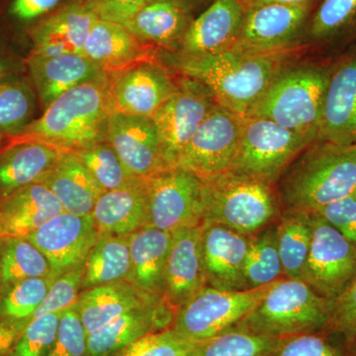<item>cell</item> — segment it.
Returning a JSON list of instances; mask_svg holds the SVG:
<instances>
[{
  "instance_id": "obj_45",
  "label": "cell",
  "mask_w": 356,
  "mask_h": 356,
  "mask_svg": "<svg viewBox=\"0 0 356 356\" xmlns=\"http://www.w3.org/2000/svg\"><path fill=\"white\" fill-rule=\"evenodd\" d=\"M83 274L84 267L69 271L57 278L51 285L46 298L35 312L31 321L47 314L64 311L76 305L79 297V290L83 283Z\"/></svg>"
},
{
  "instance_id": "obj_31",
  "label": "cell",
  "mask_w": 356,
  "mask_h": 356,
  "mask_svg": "<svg viewBox=\"0 0 356 356\" xmlns=\"http://www.w3.org/2000/svg\"><path fill=\"white\" fill-rule=\"evenodd\" d=\"M65 153L39 142L17 143L0 154V193L2 198L32 184L41 181Z\"/></svg>"
},
{
  "instance_id": "obj_52",
  "label": "cell",
  "mask_w": 356,
  "mask_h": 356,
  "mask_svg": "<svg viewBox=\"0 0 356 356\" xmlns=\"http://www.w3.org/2000/svg\"><path fill=\"white\" fill-rule=\"evenodd\" d=\"M2 139H3V132L0 130V145H1Z\"/></svg>"
},
{
  "instance_id": "obj_11",
  "label": "cell",
  "mask_w": 356,
  "mask_h": 356,
  "mask_svg": "<svg viewBox=\"0 0 356 356\" xmlns=\"http://www.w3.org/2000/svg\"><path fill=\"white\" fill-rule=\"evenodd\" d=\"M243 117L217 104L178 159L175 168H184L200 179L231 170L238 153Z\"/></svg>"
},
{
  "instance_id": "obj_33",
  "label": "cell",
  "mask_w": 356,
  "mask_h": 356,
  "mask_svg": "<svg viewBox=\"0 0 356 356\" xmlns=\"http://www.w3.org/2000/svg\"><path fill=\"white\" fill-rule=\"evenodd\" d=\"M130 271L129 236L99 235L84 264L81 287L89 289L126 280Z\"/></svg>"
},
{
  "instance_id": "obj_12",
  "label": "cell",
  "mask_w": 356,
  "mask_h": 356,
  "mask_svg": "<svg viewBox=\"0 0 356 356\" xmlns=\"http://www.w3.org/2000/svg\"><path fill=\"white\" fill-rule=\"evenodd\" d=\"M216 104L209 89L191 79L184 81L181 88L154 115L152 119L170 168L177 166L185 147Z\"/></svg>"
},
{
  "instance_id": "obj_53",
  "label": "cell",
  "mask_w": 356,
  "mask_h": 356,
  "mask_svg": "<svg viewBox=\"0 0 356 356\" xmlns=\"http://www.w3.org/2000/svg\"><path fill=\"white\" fill-rule=\"evenodd\" d=\"M0 238H2L1 222H0Z\"/></svg>"
},
{
  "instance_id": "obj_43",
  "label": "cell",
  "mask_w": 356,
  "mask_h": 356,
  "mask_svg": "<svg viewBox=\"0 0 356 356\" xmlns=\"http://www.w3.org/2000/svg\"><path fill=\"white\" fill-rule=\"evenodd\" d=\"M195 344L170 327L147 334L112 356H191Z\"/></svg>"
},
{
  "instance_id": "obj_9",
  "label": "cell",
  "mask_w": 356,
  "mask_h": 356,
  "mask_svg": "<svg viewBox=\"0 0 356 356\" xmlns=\"http://www.w3.org/2000/svg\"><path fill=\"white\" fill-rule=\"evenodd\" d=\"M311 215L313 236L301 280L336 301L356 280V245L317 213Z\"/></svg>"
},
{
  "instance_id": "obj_23",
  "label": "cell",
  "mask_w": 356,
  "mask_h": 356,
  "mask_svg": "<svg viewBox=\"0 0 356 356\" xmlns=\"http://www.w3.org/2000/svg\"><path fill=\"white\" fill-rule=\"evenodd\" d=\"M63 212L64 207L48 186L42 182L27 185L2 198V238L31 235Z\"/></svg>"
},
{
  "instance_id": "obj_14",
  "label": "cell",
  "mask_w": 356,
  "mask_h": 356,
  "mask_svg": "<svg viewBox=\"0 0 356 356\" xmlns=\"http://www.w3.org/2000/svg\"><path fill=\"white\" fill-rule=\"evenodd\" d=\"M106 142L135 177H151L172 168L152 118L114 112L107 126Z\"/></svg>"
},
{
  "instance_id": "obj_42",
  "label": "cell",
  "mask_w": 356,
  "mask_h": 356,
  "mask_svg": "<svg viewBox=\"0 0 356 356\" xmlns=\"http://www.w3.org/2000/svg\"><path fill=\"white\" fill-rule=\"evenodd\" d=\"M64 311L47 314L31 321L6 356H48Z\"/></svg>"
},
{
  "instance_id": "obj_40",
  "label": "cell",
  "mask_w": 356,
  "mask_h": 356,
  "mask_svg": "<svg viewBox=\"0 0 356 356\" xmlns=\"http://www.w3.org/2000/svg\"><path fill=\"white\" fill-rule=\"evenodd\" d=\"M268 356H356V341L330 332H311L282 337Z\"/></svg>"
},
{
  "instance_id": "obj_7",
  "label": "cell",
  "mask_w": 356,
  "mask_h": 356,
  "mask_svg": "<svg viewBox=\"0 0 356 356\" xmlns=\"http://www.w3.org/2000/svg\"><path fill=\"white\" fill-rule=\"evenodd\" d=\"M320 139L314 134L297 132L259 117H243L242 135L229 170L273 185L293 159Z\"/></svg>"
},
{
  "instance_id": "obj_18",
  "label": "cell",
  "mask_w": 356,
  "mask_h": 356,
  "mask_svg": "<svg viewBox=\"0 0 356 356\" xmlns=\"http://www.w3.org/2000/svg\"><path fill=\"white\" fill-rule=\"evenodd\" d=\"M250 236L212 222H203L202 257L207 286L240 291L245 288V267Z\"/></svg>"
},
{
  "instance_id": "obj_36",
  "label": "cell",
  "mask_w": 356,
  "mask_h": 356,
  "mask_svg": "<svg viewBox=\"0 0 356 356\" xmlns=\"http://www.w3.org/2000/svg\"><path fill=\"white\" fill-rule=\"evenodd\" d=\"M36 98L31 88L18 79H0V130L17 137L33 122Z\"/></svg>"
},
{
  "instance_id": "obj_50",
  "label": "cell",
  "mask_w": 356,
  "mask_h": 356,
  "mask_svg": "<svg viewBox=\"0 0 356 356\" xmlns=\"http://www.w3.org/2000/svg\"><path fill=\"white\" fill-rule=\"evenodd\" d=\"M314 0H242L245 11L254 7L280 4V6H310Z\"/></svg>"
},
{
  "instance_id": "obj_41",
  "label": "cell",
  "mask_w": 356,
  "mask_h": 356,
  "mask_svg": "<svg viewBox=\"0 0 356 356\" xmlns=\"http://www.w3.org/2000/svg\"><path fill=\"white\" fill-rule=\"evenodd\" d=\"M356 32V0H323L312 18L311 36L334 41Z\"/></svg>"
},
{
  "instance_id": "obj_29",
  "label": "cell",
  "mask_w": 356,
  "mask_h": 356,
  "mask_svg": "<svg viewBox=\"0 0 356 356\" xmlns=\"http://www.w3.org/2000/svg\"><path fill=\"white\" fill-rule=\"evenodd\" d=\"M172 233L146 226L129 235L131 271L128 280L142 291L163 297V275Z\"/></svg>"
},
{
  "instance_id": "obj_55",
  "label": "cell",
  "mask_w": 356,
  "mask_h": 356,
  "mask_svg": "<svg viewBox=\"0 0 356 356\" xmlns=\"http://www.w3.org/2000/svg\"><path fill=\"white\" fill-rule=\"evenodd\" d=\"M353 197H355V199L356 200V189H355V193H353Z\"/></svg>"
},
{
  "instance_id": "obj_10",
  "label": "cell",
  "mask_w": 356,
  "mask_h": 356,
  "mask_svg": "<svg viewBox=\"0 0 356 356\" xmlns=\"http://www.w3.org/2000/svg\"><path fill=\"white\" fill-rule=\"evenodd\" d=\"M147 226L173 232L203 224V181L197 175L173 168L145 178Z\"/></svg>"
},
{
  "instance_id": "obj_22",
  "label": "cell",
  "mask_w": 356,
  "mask_h": 356,
  "mask_svg": "<svg viewBox=\"0 0 356 356\" xmlns=\"http://www.w3.org/2000/svg\"><path fill=\"white\" fill-rule=\"evenodd\" d=\"M28 67L44 109L70 89L107 74L99 65L79 54L51 57L31 55Z\"/></svg>"
},
{
  "instance_id": "obj_4",
  "label": "cell",
  "mask_w": 356,
  "mask_h": 356,
  "mask_svg": "<svg viewBox=\"0 0 356 356\" xmlns=\"http://www.w3.org/2000/svg\"><path fill=\"white\" fill-rule=\"evenodd\" d=\"M202 181L203 222L252 236L280 216L273 185L264 180L228 170Z\"/></svg>"
},
{
  "instance_id": "obj_26",
  "label": "cell",
  "mask_w": 356,
  "mask_h": 356,
  "mask_svg": "<svg viewBox=\"0 0 356 356\" xmlns=\"http://www.w3.org/2000/svg\"><path fill=\"white\" fill-rule=\"evenodd\" d=\"M99 235L129 236L147 226V198L145 178L105 191L92 213Z\"/></svg>"
},
{
  "instance_id": "obj_37",
  "label": "cell",
  "mask_w": 356,
  "mask_h": 356,
  "mask_svg": "<svg viewBox=\"0 0 356 356\" xmlns=\"http://www.w3.org/2000/svg\"><path fill=\"white\" fill-rule=\"evenodd\" d=\"M55 280L51 275L28 278L4 287L0 296V318L29 325Z\"/></svg>"
},
{
  "instance_id": "obj_2",
  "label": "cell",
  "mask_w": 356,
  "mask_h": 356,
  "mask_svg": "<svg viewBox=\"0 0 356 356\" xmlns=\"http://www.w3.org/2000/svg\"><path fill=\"white\" fill-rule=\"evenodd\" d=\"M109 74L70 89L17 136V142H39L76 152L106 140L114 113Z\"/></svg>"
},
{
  "instance_id": "obj_5",
  "label": "cell",
  "mask_w": 356,
  "mask_h": 356,
  "mask_svg": "<svg viewBox=\"0 0 356 356\" xmlns=\"http://www.w3.org/2000/svg\"><path fill=\"white\" fill-rule=\"evenodd\" d=\"M334 308V300L321 296L305 281L282 277L232 330L278 339L311 334L324 329Z\"/></svg>"
},
{
  "instance_id": "obj_19",
  "label": "cell",
  "mask_w": 356,
  "mask_h": 356,
  "mask_svg": "<svg viewBox=\"0 0 356 356\" xmlns=\"http://www.w3.org/2000/svg\"><path fill=\"white\" fill-rule=\"evenodd\" d=\"M310 13V6L269 4L248 9L233 49L270 51L289 48Z\"/></svg>"
},
{
  "instance_id": "obj_20",
  "label": "cell",
  "mask_w": 356,
  "mask_h": 356,
  "mask_svg": "<svg viewBox=\"0 0 356 356\" xmlns=\"http://www.w3.org/2000/svg\"><path fill=\"white\" fill-rule=\"evenodd\" d=\"M245 7L242 0H215L191 21L181 44V56L205 57L233 49L242 29Z\"/></svg>"
},
{
  "instance_id": "obj_48",
  "label": "cell",
  "mask_w": 356,
  "mask_h": 356,
  "mask_svg": "<svg viewBox=\"0 0 356 356\" xmlns=\"http://www.w3.org/2000/svg\"><path fill=\"white\" fill-rule=\"evenodd\" d=\"M151 1L153 0H88L86 4L98 19L125 25Z\"/></svg>"
},
{
  "instance_id": "obj_35",
  "label": "cell",
  "mask_w": 356,
  "mask_h": 356,
  "mask_svg": "<svg viewBox=\"0 0 356 356\" xmlns=\"http://www.w3.org/2000/svg\"><path fill=\"white\" fill-rule=\"evenodd\" d=\"M282 277L284 275L278 252L276 225H270L250 236L245 267V288L266 286Z\"/></svg>"
},
{
  "instance_id": "obj_16",
  "label": "cell",
  "mask_w": 356,
  "mask_h": 356,
  "mask_svg": "<svg viewBox=\"0 0 356 356\" xmlns=\"http://www.w3.org/2000/svg\"><path fill=\"white\" fill-rule=\"evenodd\" d=\"M318 137L339 145L356 144V48L332 67Z\"/></svg>"
},
{
  "instance_id": "obj_44",
  "label": "cell",
  "mask_w": 356,
  "mask_h": 356,
  "mask_svg": "<svg viewBox=\"0 0 356 356\" xmlns=\"http://www.w3.org/2000/svg\"><path fill=\"white\" fill-rule=\"evenodd\" d=\"M48 356H89L88 334L74 306L63 312L57 337Z\"/></svg>"
},
{
  "instance_id": "obj_17",
  "label": "cell",
  "mask_w": 356,
  "mask_h": 356,
  "mask_svg": "<svg viewBox=\"0 0 356 356\" xmlns=\"http://www.w3.org/2000/svg\"><path fill=\"white\" fill-rule=\"evenodd\" d=\"M202 231L201 224L172 233L163 275V298L175 312L207 286L201 247Z\"/></svg>"
},
{
  "instance_id": "obj_34",
  "label": "cell",
  "mask_w": 356,
  "mask_h": 356,
  "mask_svg": "<svg viewBox=\"0 0 356 356\" xmlns=\"http://www.w3.org/2000/svg\"><path fill=\"white\" fill-rule=\"evenodd\" d=\"M51 275L43 252L26 236L6 238L0 254V282L6 287L28 278Z\"/></svg>"
},
{
  "instance_id": "obj_15",
  "label": "cell",
  "mask_w": 356,
  "mask_h": 356,
  "mask_svg": "<svg viewBox=\"0 0 356 356\" xmlns=\"http://www.w3.org/2000/svg\"><path fill=\"white\" fill-rule=\"evenodd\" d=\"M111 76L114 112L153 118L175 92V86L165 70L140 63Z\"/></svg>"
},
{
  "instance_id": "obj_38",
  "label": "cell",
  "mask_w": 356,
  "mask_h": 356,
  "mask_svg": "<svg viewBox=\"0 0 356 356\" xmlns=\"http://www.w3.org/2000/svg\"><path fill=\"white\" fill-rule=\"evenodd\" d=\"M70 153L81 161L104 191L121 188L140 178L129 172L106 140Z\"/></svg>"
},
{
  "instance_id": "obj_8",
  "label": "cell",
  "mask_w": 356,
  "mask_h": 356,
  "mask_svg": "<svg viewBox=\"0 0 356 356\" xmlns=\"http://www.w3.org/2000/svg\"><path fill=\"white\" fill-rule=\"evenodd\" d=\"M273 283L240 291L204 287L178 308L170 329L195 343L219 336L235 327L254 310Z\"/></svg>"
},
{
  "instance_id": "obj_49",
  "label": "cell",
  "mask_w": 356,
  "mask_h": 356,
  "mask_svg": "<svg viewBox=\"0 0 356 356\" xmlns=\"http://www.w3.org/2000/svg\"><path fill=\"white\" fill-rule=\"evenodd\" d=\"M60 0H11L7 13L13 20L30 23L51 13Z\"/></svg>"
},
{
  "instance_id": "obj_32",
  "label": "cell",
  "mask_w": 356,
  "mask_h": 356,
  "mask_svg": "<svg viewBox=\"0 0 356 356\" xmlns=\"http://www.w3.org/2000/svg\"><path fill=\"white\" fill-rule=\"evenodd\" d=\"M276 236L283 275L301 280L313 236L311 212L283 211L276 224Z\"/></svg>"
},
{
  "instance_id": "obj_21",
  "label": "cell",
  "mask_w": 356,
  "mask_h": 356,
  "mask_svg": "<svg viewBox=\"0 0 356 356\" xmlns=\"http://www.w3.org/2000/svg\"><path fill=\"white\" fill-rule=\"evenodd\" d=\"M175 311L165 300L115 318L88 336L89 356H112L154 332L172 327Z\"/></svg>"
},
{
  "instance_id": "obj_6",
  "label": "cell",
  "mask_w": 356,
  "mask_h": 356,
  "mask_svg": "<svg viewBox=\"0 0 356 356\" xmlns=\"http://www.w3.org/2000/svg\"><path fill=\"white\" fill-rule=\"evenodd\" d=\"M332 67L306 65L283 70L247 116L268 119L290 130L318 137L323 102Z\"/></svg>"
},
{
  "instance_id": "obj_25",
  "label": "cell",
  "mask_w": 356,
  "mask_h": 356,
  "mask_svg": "<svg viewBox=\"0 0 356 356\" xmlns=\"http://www.w3.org/2000/svg\"><path fill=\"white\" fill-rule=\"evenodd\" d=\"M163 299L123 280L89 288L79 297L74 308L88 336L128 312Z\"/></svg>"
},
{
  "instance_id": "obj_24",
  "label": "cell",
  "mask_w": 356,
  "mask_h": 356,
  "mask_svg": "<svg viewBox=\"0 0 356 356\" xmlns=\"http://www.w3.org/2000/svg\"><path fill=\"white\" fill-rule=\"evenodd\" d=\"M96 19L95 14L86 3L76 2L64 7L32 30V55H83L84 44Z\"/></svg>"
},
{
  "instance_id": "obj_39",
  "label": "cell",
  "mask_w": 356,
  "mask_h": 356,
  "mask_svg": "<svg viewBox=\"0 0 356 356\" xmlns=\"http://www.w3.org/2000/svg\"><path fill=\"white\" fill-rule=\"evenodd\" d=\"M280 339L229 330L196 343L191 356H268Z\"/></svg>"
},
{
  "instance_id": "obj_13",
  "label": "cell",
  "mask_w": 356,
  "mask_h": 356,
  "mask_svg": "<svg viewBox=\"0 0 356 356\" xmlns=\"http://www.w3.org/2000/svg\"><path fill=\"white\" fill-rule=\"evenodd\" d=\"M98 236L92 215L63 212L26 238L43 252L50 264L51 277L57 280L84 267Z\"/></svg>"
},
{
  "instance_id": "obj_30",
  "label": "cell",
  "mask_w": 356,
  "mask_h": 356,
  "mask_svg": "<svg viewBox=\"0 0 356 356\" xmlns=\"http://www.w3.org/2000/svg\"><path fill=\"white\" fill-rule=\"evenodd\" d=\"M191 23L184 0H153L123 26L143 43L170 48L181 44Z\"/></svg>"
},
{
  "instance_id": "obj_51",
  "label": "cell",
  "mask_w": 356,
  "mask_h": 356,
  "mask_svg": "<svg viewBox=\"0 0 356 356\" xmlns=\"http://www.w3.org/2000/svg\"><path fill=\"white\" fill-rule=\"evenodd\" d=\"M6 69H4L3 65L0 63V79H3L4 76H6Z\"/></svg>"
},
{
  "instance_id": "obj_1",
  "label": "cell",
  "mask_w": 356,
  "mask_h": 356,
  "mask_svg": "<svg viewBox=\"0 0 356 356\" xmlns=\"http://www.w3.org/2000/svg\"><path fill=\"white\" fill-rule=\"evenodd\" d=\"M289 48L270 51L231 50L205 57L181 56L182 74L209 89L218 104L247 116L276 77L285 70Z\"/></svg>"
},
{
  "instance_id": "obj_46",
  "label": "cell",
  "mask_w": 356,
  "mask_h": 356,
  "mask_svg": "<svg viewBox=\"0 0 356 356\" xmlns=\"http://www.w3.org/2000/svg\"><path fill=\"white\" fill-rule=\"evenodd\" d=\"M322 332L339 334L350 341H356V280L339 298L329 323Z\"/></svg>"
},
{
  "instance_id": "obj_54",
  "label": "cell",
  "mask_w": 356,
  "mask_h": 356,
  "mask_svg": "<svg viewBox=\"0 0 356 356\" xmlns=\"http://www.w3.org/2000/svg\"><path fill=\"white\" fill-rule=\"evenodd\" d=\"M184 1L187 3V1H197V0H184Z\"/></svg>"
},
{
  "instance_id": "obj_47",
  "label": "cell",
  "mask_w": 356,
  "mask_h": 356,
  "mask_svg": "<svg viewBox=\"0 0 356 356\" xmlns=\"http://www.w3.org/2000/svg\"><path fill=\"white\" fill-rule=\"evenodd\" d=\"M315 213L356 245V200L353 194L327 204Z\"/></svg>"
},
{
  "instance_id": "obj_27",
  "label": "cell",
  "mask_w": 356,
  "mask_h": 356,
  "mask_svg": "<svg viewBox=\"0 0 356 356\" xmlns=\"http://www.w3.org/2000/svg\"><path fill=\"white\" fill-rule=\"evenodd\" d=\"M145 43L118 23L96 19L84 44L83 55L112 74L144 63Z\"/></svg>"
},
{
  "instance_id": "obj_3",
  "label": "cell",
  "mask_w": 356,
  "mask_h": 356,
  "mask_svg": "<svg viewBox=\"0 0 356 356\" xmlns=\"http://www.w3.org/2000/svg\"><path fill=\"white\" fill-rule=\"evenodd\" d=\"M287 168L280 182V204L285 210L315 212L355 193L356 144L318 139Z\"/></svg>"
},
{
  "instance_id": "obj_28",
  "label": "cell",
  "mask_w": 356,
  "mask_h": 356,
  "mask_svg": "<svg viewBox=\"0 0 356 356\" xmlns=\"http://www.w3.org/2000/svg\"><path fill=\"white\" fill-rule=\"evenodd\" d=\"M40 182L55 194L65 212L76 215H91L98 198L105 192L70 152L60 154Z\"/></svg>"
}]
</instances>
